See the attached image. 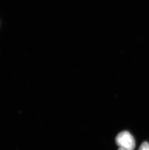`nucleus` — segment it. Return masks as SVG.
Here are the masks:
<instances>
[{
    "label": "nucleus",
    "mask_w": 149,
    "mask_h": 150,
    "mask_svg": "<svg viewBox=\"0 0 149 150\" xmlns=\"http://www.w3.org/2000/svg\"><path fill=\"white\" fill-rule=\"evenodd\" d=\"M138 150H149V144L147 142H143L139 147Z\"/></svg>",
    "instance_id": "2"
},
{
    "label": "nucleus",
    "mask_w": 149,
    "mask_h": 150,
    "mask_svg": "<svg viewBox=\"0 0 149 150\" xmlns=\"http://www.w3.org/2000/svg\"><path fill=\"white\" fill-rule=\"evenodd\" d=\"M118 150H125L124 149H123V148H119Z\"/></svg>",
    "instance_id": "3"
},
{
    "label": "nucleus",
    "mask_w": 149,
    "mask_h": 150,
    "mask_svg": "<svg viewBox=\"0 0 149 150\" xmlns=\"http://www.w3.org/2000/svg\"><path fill=\"white\" fill-rule=\"evenodd\" d=\"M116 144L125 150H134L136 142L132 135L128 131L119 133L116 137Z\"/></svg>",
    "instance_id": "1"
}]
</instances>
